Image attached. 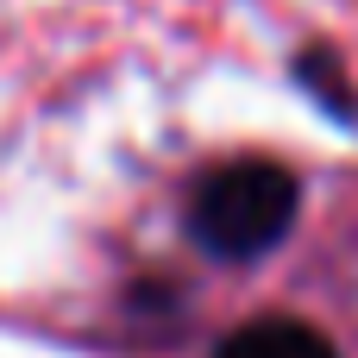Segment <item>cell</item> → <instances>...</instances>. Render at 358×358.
Masks as SVG:
<instances>
[{"mask_svg":"<svg viewBox=\"0 0 358 358\" xmlns=\"http://www.w3.org/2000/svg\"><path fill=\"white\" fill-rule=\"evenodd\" d=\"M296 208H302V189L277 157H233L189 189L182 220L208 258L245 264V258H264L271 245H283V233L296 227Z\"/></svg>","mask_w":358,"mask_h":358,"instance_id":"6da1fadb","label":"cell"},{"mask_svg":"<svg viewBox=\"0 0 358 358\" xmlns=\"http://www.w3.org/2000/svg\"><path fill=\"white\" fill-rule=\"evenodd\" d=\"M214 358H340L334 340L296 315H264V321H245L220 340Z\"/></svg>","mask_w":358,"mask_h":358,"instance_id":"7a4b0ae2","label":"cell"},{"mask_svg":"<svg viewBox=\"0 0 358 358\" xmlns=\"http://www.w3.org/2000/svg\"><path fill=\"white\" fill-rule=\"evenodd\" d=\"M296 82L334 113V120H358V88L346 82V69H340V57L334 50H321V44H308L302 57H296Z\"/></svg>","mask_w":358,"mask_h":358,"instance_id":"3957f363","label":"cell"}]
</instances>
